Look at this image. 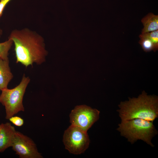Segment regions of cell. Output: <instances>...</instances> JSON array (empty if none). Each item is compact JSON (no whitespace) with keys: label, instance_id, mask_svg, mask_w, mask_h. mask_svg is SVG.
<instances>
[{"label":"cell","instance_id":"cell-14","mask_svg":"<svg viewBox=\"0 0 158 158\" xmlns=\"http://www.w3.org/2000/svg\"><path fill=\"white\" fill-rule=\"evenodd\" d=\"M8 120L13 124L18 127L22 126L24 123L23 119L18 116H13L10 117Z\"/></svg>","mask_w":158,"mask_h":158},{"label":"cell","instance_id":"cell-4","mask_svg":"<svg viewBox=\"0 0 158 158\" xmlns=\"http://www.w3.org/2000/svg\"><path fill=\"white\" fill-rule=\"evenodd\" d=\"M30 79L25 74L23 76L20 83L11 89L8 88L1 90L0 103L5 107V118L8 119L20 111H24L23 99Z\"/></svg>","mask_w":158,"mask_h":158},{"label":"cell","instance_id":"cell-9","mask_svg":"<svg viewBox=\"0 0 158 158\" xmlns=\"http://www.w3.org/2000/svg\"><path fill=\"white\" fill-rule=\"evenodd\" d=\"M13 77L9 66V59H0V90L8 88V85Z\"/></svg>","mask_w":158,"mask_h":158},{"label":"cell","instance_id":"cell-17","mask_svg":"<svg viewBox=\"0 0 158 158\" xmlns=\"http://www.w3.org/2000/svg\"><path fill=\"white\" fill-rule=\"evenodd\" d=\"M2 124L1 123L0 124V130L2 127Z\"/></svg>","mask_w":158,"mask_h":158},{"label":"cell","instance_id":"cell-10","mask_svg":"<svg viewBox=\"0 0 158 158\" xmlns=\"http://www.w3.org/2000/svg\"><path fill=\"white\" fill-rule=\"evenodd\" d=\"M144 28L142 34L151 32L158 30V16L152 13H148L141 20Z\"/></svg>","mask_w":158,"mask_h":158},{"label":"cell","instance_id":"cell-3","mask_svg":"<svg viewBox=\"0 0 158 158\" xmlns=\"http://www.w3.org/2000/svg\"><path fill=\"white\" fill-rule=\"evenodd\" d=\"M116 130L131 144L141 140L151 146L152 138L158 134L153 122L140 119L121 120Z\"/></svg>","mask_w":158,"mask_h":158},{"label":"cell","instance_id":"cell-6","mask_svg":"<svg viewBox=\"0 0 158 158\" xmlns=\"http://www.w3.org/2000/svg\"><path fill=\"white\" fill-rule=\"evenodd\" d=\"M100 111L85 105H78L69 115L71 125L87 132L99 118Z\"/></svg>","mask_w":158,"mask_h":158},{"label":"cell","instance_id":"cell-13","mask_svg":"<svg viewBox=\"0 0 158 158\" xmlns=\"http://www.w3.org/2000/svg\"><path fill=\"white\" fill-rule=\"evenodd\" d=\"M148 37L153 43L155 48V52L158 49V30L143 33Z\"/></svg>","mask_w":158,"mask_h":158},{"label":"cell","instance_id":"cell-15","mask_svg":"<svg viewBox=\"0 0 158 158\" xmlns=\"http://www.w3.org/2000/svg\"><path fill=\"white\" fill-rule=\"evenodd\" d=\"M11 0H0V18L1 17L4 9L7 4Z\"/></svg>","mask_w":158,"mask_h":158},{"label":"cell","instance_id":"cell-16","mask_svg":"<svg viewBox=\"0 0 158 158\" xmlns=\"http://www.w3.org/2000/svg\"><path fill=\"white\" fill-rule=\"evenodd\" d=\"M3 33L2 30L0 29V37L2 35Z\"/></svg>","mask_w":158,"mask_h":158},{"label":"cell","instance_id":"cell-1","mask_svg":"<svg viewBox=\"0 0 158 158\" xmlns=\"http://www.w3.org/2000/svg\"><path fill=\"white\" fill-rule=\"evenodd\" d=\"M8 39L14 44L17 63L27 67L34 63L40 65L45 61L47 52L43 39L36 32L27 28L14 29Z\"/></svg>","mask_w":158,"mask_h":158},{"label":"cell","instance_id":"cell-11","mask_svg":"<svg viewBox=\"0 0 158 158\" xmlns=\"http://www.w3.org/2000/svg\"><path fill=\"white\" fill-rule=\"evenodd\" d=\"M139 37L140 40L138 42L145 51L148 52L153 50L155 52L154 44L148 37L142 33L139 35Z\"/></svg>","mask_w":158,"mask_h":158},{"label":"cell","instance_id":"cell-7","mask_svg":"<svg viewBox=\"0 0 158 158\" xmlns=\"http://www.w3.org/2000/svg\"><path fill=\"white\" fill-rule=\"evenodd\" d=\"M11 147L20 158H43L34 141L18 131L15 132Z\"/></svg>","mask_w":158,"mask_h":158},{"label":"cell","instance_id":"cell-2","mask_svg":"<svg viewBox=\"0 0 158 158\" xmlns=\"http://www.w3.org/2000/svg\"><path fill=\"white\" fill-rule=\"evenodd\" d=\"M117 110L121 120L140 119L153 121L158 117V97L148 95L145 91L137 97L121 102Z\"/></svg>","mask_w":158,"mask_h":158},{"label":"cell","instance_id":"cell-12","mask_svg":"<svg viewBox=\"0 0 158 158\" xmlns=\"http://www.w3.org/2000/svg\"><path fill=\"white\" fill-rule=\"evenodd\" d=\"M13 42L11 39L0 43V59L4 60L8 59L9 51L13 45Z\"/></svg>","mask_w":158,"mask_h":158},{"label":"cell","instance_id":"cell-8","mask_svg":"<svg viewBox=\"0 0 158 158\" xmlns=\"http://www.w3.org/2000/svg\"><path fill=\"white\" fill-rule=\"evenodd\" d=\"M0 130V152H3L11 147L16 131L15 127L9 122L2 123Z\"/></svg>","mask_w":158,"mask_h":158},{"label":"cell","instance_id":"cell-5","mask_svg":"<svg viewBox=\"0 0 158 158\" xmlns=\"http://www.w3.org/2000/svg\"><path fill=\"white\" fill-rule=\"evenodd\" d=\"M63 141L66 150L77 155L84 152L90 143L87 132L72 125L65 131Z\"/></svg>","mask_w":158,"mask_h":158}]
</instances>
